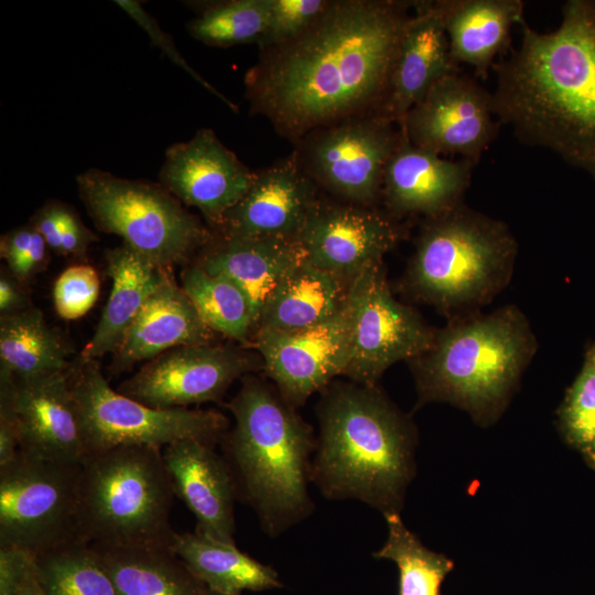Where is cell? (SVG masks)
<instances>
[{
    "mask_svg": "<svg viewBox=\"0 0 595 595\" xmlns=\"http://www.w3.org/2000/svg\"><path fill=\"white\" fill-rule=\"evenodd\" d=\"M46 248L47 245L37 232L29 250L8 266L12 277L22 284L41 271L46 263Z\"/></svg>",
    "mask_w": 595,
    "mask_h": 595,
    "instance_id": "cell-42",
    "label": "cell"
},
{
    "mask_svg": "<svg viewBox=\"0 0 595 595\" xmlns=\"http://www.w3.org/2000/svg\"><path fill=\"white\" fill-rule=\"evenodd\" d=\"M444 7L453 61L482 78L508 48L512 28L526 22L521 0H444Z\"/></svg>",
    "mask_w": 595,
    "mask_h": 595,
    "instance_id": "cell-25",
    "label": "cell"
},
{
    "mask_svg": "<svg viewBox=\"0 0 595 595\" xmlns=\"http://www.w3.org/2000/svg\"><path fill=\"white\" fill-rule=\"evenodd\" d=\"M82 465L20 450L0 466V548L35 558L84 543L78 522Z\"/></svg>",
    "mask_w": 595,
    "mask_h": 595,
    "instance_id": "cell-10",
    "label": "cell"
},
{
    "mask_svg": "<svg viewBox=\"0 0 595 595\" xmlns=\"http://www.w3.org/2000/svg\"><path fill=\"white\" fill-rule=\"evenodd\" d=\"M517 253L506 223L462 203L424 218L403 286L451 317L478 312L509 283Z\"/></svg>",
    "mask_w": 595,
    "mask_h": 595,
    "instance_id": "cell-6",
    "label": "cell"
},
{
    "mask_svg": "<svg viewBox=\"0 0 595 595\" xmlns=\"http://www.w3.org/2000/svg\"><path fill=\"white\" fill-rule=\"evenodd\" d=\"M72 353L35 307L0 318V374L26 379L65 371L73 361Z\"/></svg>",
    "mask_w": 595,
    "mask_h": 595,
    "instance_id": "cell-30",
    "label": "cell"
},
{
    "mask_svg": "<svg viewBox=\"0 0 595 595\" xmlns=\"http://www.w3.org/2000/svg\"><path fill=\"white\" fill-rule=\"evenodd\" d=\"M79 197L95 226L155 264L172 269L190 260L214 232L160 183L89 169L76 177Z\"/></svg>",
    "mask_w": 595,
    "mask_h": 595,
    "instance_id": "cell-8",
    "label": "cell"
},
{
    "mask_svg": "<svg viewBox=\"0 0 595 595\" xmlns=\"http://www.w3.org/2000/svg\"><path fill=\"white\" fill-rule=\"evenodd\" d=\"M414 1L329 0L299 35L260 50L245 75L250 112L298 143L312 131L385 116ZM386 117V116H385Z\"/></svg>",
    "mask_w": 595,
    "mask_h": 595,
    "instance_id": "cell-1",
    "label": "cell"
},
{
    "mask_svg": "<svg viewBox=\"0 0 595 595\" xmlns=\"http://www.w3.org/2000/svg\"><path fill=\"white\" fill-rule=\"evenodd\" d=\"M475 165L419 148L402 131L383 174L381 198L387 214L397 220L419 215L430 218L458 206L464 203Z\"/></svg>",
    "mask_w": 595,
    "mask_h": 595,
    "instance_id": "cell-20",
    "label": "cell"
},
{
    "mask_svg": "<svg viewBox=\"0 0 595 595\" xmlns=\"http://www.w3.org/2000/svg\"><path fill=\"white\" fill-rule=\"evenodd\" d=\"M0 415L11 420L21 451L61 463L87 461L67 370L26 379L0 374Z\"/></svg>",
    "mask_w": 595,
    "mask_h": 595,
    "instance_id": "cell-16",
    "label": "cell"
},
{
    "mask_svg": "<svg viewBox=\"0 0 595 595\" xmlns=\"http://www.w3.org/2000/svg\"><path fill=\"white\" fill-rule=\"evenodd\" d=\"M187 32L205 45L229 47L259 43L268 22L269 0H227L198 3Z\"/></svg>",
    "mask_w": 595,
    "mask_h": 595,
    "instance_id": "cell-34",
    "label": "cell"
},
{
    "mask_svg": "<svg viewBox=\"0 0 595 595\" xmlns=\"http://www.w3.org/2000/svg\"><path fill=\"white\" fill-rule=\"evenodd\" d=\"M537 350L528 317L513 304L453 316L435 331L430 348L408 361L416 407L447 402L488 426L505 411Z\"/></svg>",
    "mask_w": 595,
    "mask_h": 595,
    "instance_id": "cell-5",
    "label": "cell"
},
{
    "mask_svg": "<svg viewBox=\"0 0 595 595\" xmlns=\"http://www.w3.org/2000/svg\"><path fill=\"white\" fill-rule=\"evenodd\" d=\"M106 260L111 291L93 337L79 354L89 360L115 353L150 295L171 273L125 244L108 250Z\"/></svg>",
    "mask_w": 595,
    "mask_h": 595,
    "instance_id": "cell-26",
    "label": "cell"
},
{
    "mask_svg": "<svg viewBox=\"0 0 595 595\" xmlns=\"http://www.w3.org/2000/svg\"><path fill=\"white\" fill-rule=\"evenodd\" d=\"M46 595H117L115 585L89 544L77 543L34 558Z\"/></svg>",
    "mask_w": 595,
    "mask_h": 595,
    "instance_id": "cell-33",
    "label": "cell"
},
{
    "mask_svg": "<svg viewBox=\"0 0 595 595\" xmlns=\"http://www.w3.org/2000/svg\"><path fill=\"white\" fill-rule=\"evenodd\" d=\"M65 205L60 201H48L34 213L30 220L47 247L58 255L62 249V219Z\"/></svg>",
    "mask_w": 595,
    "mask_h": 595,
    "instance_id": "cell-41",
    "label": "cell"
},
{
    "mask_svg": "<svg viewBox=\"0 0 595 595\" xmlns=\"http://www.w3.org/2000/svg\"><path fill=\"white\" fill-rule=\"evenodd\" d=\"M388 537L376 559L393 561L399 571V595H441L445 576L454 562L428 549L403 523L400 513L383 515Z\"/></svg>",
    "mask_w": 595,
    "mask_h": 595,
    "instance_id": "cell-32",
    "label": "cell"
},
{
    "mask_svg": "<svg viewBox=\"0 0 595 595\" xmlns=\"http://www.w3.org/2000/svg\"><path fill=\"white\" fill-rule=\"evenodd\" d=\"M36 235L37 231L31 224L10 230L1 237V258L9 266L29 250Z\"/></svg>",
    "mask_w": 595,
    "mask_h": 595,
    "instance_id": "cell-43",
    "label": "cell"
},
{
    "mask_svg": "<svg viewBox=\"0 0 595 595\" xmlns=\"http://www.w3.org/2000/svg\"><path fill=\"white\" fill-rule=\"evenodd\" d=\"M97 240L95 234L80 220L76 212L65 205L62 219V249L61 255L83 258L90 244Z\"/></svg>",
    "mask_w": 595,
    "mask_h": 595,
    "instance_id": "cell-40",
    "label": "cell"
},
{
    "mask_svg": "<svg viewBox=\"0 0 595 595\" xmlns=\"http://www.w3.org/2000/svg\"><path fill=\"white\" fill-rule=\"evenodd\" d=\"M520 26L518 47L493 66L494 113L595 181V0L564 2L550 32Z\"/></svg>",
    "mask_w": 595,
    "mask_h": 595,
    "instance_id": "cell-2",
    "label": "cell"
},
{
    "mask_svg": "<svg viewBox=\"0 0 595 595\" xmlns=\"http://www.w3.org/2000/svg\"><path fill=\"white\" fill-rule=\"evenodd\" d=\"M351 282L315 267L304 257L271 293L256 332L300 331L329 320L347 304Z\"/></svg>",
    "mask_w": 595,
    "mask_h": 595,
    "instance_id": "cell-27",
    "label": "cell"
},
{
    "mask_svg": "<svg viewBox=\"0 0 595 595\" xmlns=\"http://www.w3.org/2000/svg\"><path fill=\"white\" fill-rule=\"evenodd\" d=\"M117 595H208V588L166 547L89 544Z\"/></svg>",
    "mask_w": 595,
    "mask_h": 595,
    "instance_id": "cell-28",
    "label": "cell"
},
{
    "mask_svg": "<svg viewBox=\"0 0 595 595\" xmlns=\"http://www.w3.org/2000/svg\"><path fill=\"white\" fill-rule=\"evenodd\" d=\"M208 595H223V594H218V593H213L209 591V594Z\"/></svg>",
    "mask_w": 595,
    "mask_h": 595,
    "instance_id": "cell-46",
    "label": "cell"
},
{
    "mask_svg": "<svg viewBox=\"0 0 595 595\" xmlns=\"http://www.w3.org/2000/svg\"><path fill=\"white\" fill-rule=\"evenodd\" d=\"M67 374L88 457L122 445L163 450L182 440L217 445L228 431V419L215 410L156 409L113 390L95 359L78 355Z\"/></svg>",
    "mask_w": 595,
    "mask_h": 595,
    "instance_id": "cell-9",
    "label": "cell"
},
{
    "mask_svg": "<svg viewBox=\"0 0 595 595\" xmlns=\"http://www.w3.org/2000/svg\"><path fill=\"white\" fill-rule=\"evenodd\" d=\"M351 346L344 372L350 381L377 386L393 364L430 348L435 328L392 294L383 261L364 269L349 291Z\"/></svg>",
    "mask_w": 595,
    "mask_h": 595,
    "instance_id": "cell-12",
    "label": "cell"
},
{
    "mask_svg": "<svg viewBox=\"0 0 595 595\" xmlns=\"http://www.w3.org/2000/svg\"><path fill=\"white\" fill-rule=\"evenodd\" d=\"M404 235L403 225L374 207L318 198L298 241L309 262L354 280L368 266L383 261Z\"/></svg>",
    "mask_w": 595,
    "mask_h": 595,
    "instance_id": "cell-17",
    "label": "cell"
},
{
    "mask_svg": "<svg viewBox=\"0 0 595 595\" xmlns=\"http://www.w3.org/2000/svg\"><path fill=\"white\" fill-rule=\"evenodd\" d=\"M196 263L206 272L237 285L247 298L257 325L273 290L305 255L298 239L227 237L217 234L201 250Z\"/></svg>",
    "mask_w": 595,
    "mask_h": 595,
    "instance_id": "cell-23",
    "label": "cell"
},
{
    "mask_svg": "<svg viewBox=\"0 0 595 595\" xmlns=\"http://www.w3.org/2000/svg\"><path fill=\"white\" fill-rule=\"evenodd\" d=\"M329 0H269L266 30L260 50L279 45L304 31L326 8Z\"/></svg>",
    "mask_w": 595,
    "mask_h": 595,
    "instance_id": "cell-37",
    "label": "cell"
},
{
    "mask_svg": "<svg viewBox=\"0 0 595 595\" xmlns=\"http://www.w3.org/2000/svg\"><path fill=\"white\" fill-rule=\"evenodd\" d=\"M175 493L162 450L122 445L82 465L78 522L82 541L110 547L171 548Z\"/></svg>",
    "mask_w": 595,
    "mask_h": 595,
    "instance_id": "cell-7",
    "label": "cell"
},
{
    "mask_svg": "<svg viewBox=\"0 0 595 595\" xmlns=\"http://www.w3.org/2000/svg\"><path fill=\"white\" fill-rule=\"evenodd\" d=\"M458 72L445 30L444 0L414 1L402 32L385 116L400 126L436 82Z\"/></svg>",
    "mask_w": 595,
    "mask_h": 595,
    "instance_id": "cell-22",
    "label": "cell"
},
{
    "mask_svg": "<svg viewBox=\"0 0 595 595\" xmlns=\"http://www.w3.org/2000/svg\"><path fill=\"white\" fill-rule=\"evenodd\" d=\"M21 283L13 277L0 278V313L1 316L22 312L31 307L30 301L22 290Z\"/></svg>",
    "mask_w": 595,
    "mask_h": 595,
    "instance_id": "cell-44",
    "label": "cell"
},
{
    "mask_svg": "<svg viewBox=\"0 0 595 595\" xmlns=\"http://www.w3.org/2000/svg\"><path fill=\"white\" fill-rule=\"evenodd\" d=\"M115 3L121 8L136 23H138L149 35L152 44L158 46L170 61L176 66L186 72L193 79L207 89L210 94L220 99L230 110L238 112V107L235 102L228 99L225 95L218 91L205 78H203L192 66L184 60L177 51L173 39L164 32L158 21L143 9L139 1L134 0H116Z\"/></svg>",
    "mask_w": 595,
    "mask_h": 595,
    "instance_id": "cell-38",
    "label": "cell"
},
{
    "mask_svg": "<svg viewBox=\"0 0 595 595\" xmlns=\"http://www.w3.org/2000/svg\"><path fill=\"white\" fill-rule=\"evenodd\" d=\"M323 390L311 482L327 499L400 513L415 473L413 422L377 386L332 382Z\"/></svg>",
    "mask_w": 595,
    "mask_h": 595,
    "instance_id": "cell-3",
    "label": "cell"
},
{
    "mask_svg": "<svg viewBox=\"0 0 595 595\" xmlns=\"http://www.w3.org/2000/svg\"><path fill=\"white\" fill-rule=\"evenodd\" d=\"M171 549L208 591L241 595L244 591L281 587L278 572L245 552L196 531L175 532Z\"/></svg>",
    "mask_w": 595,
    "mask_h": 595,
    "instance_id": "cell-29",
    "label": "cell"
},
{
    "mask_svg": "<svg viewBox=\"0 0 595 595\" xmlns=\"http://www.w3.org/2000/svg\"><path fill=\"white\" fill-rule=\"evenodd\" d=\"M213 337L214 332L170 273L126 331L115 350L112 370L121 372L177 347L210 344Z\"/></svg>",
    "mask_w": 595,
    "mask_h": 595,
    "instance_id": "cell-24",
    "label": "cell"
},
{
    "mask_svg": "<svg viewBox=\"0 0 595 595\" xmlns=\"http://www.w3.org/2000/svg\"><path fill=\"white\" fill-rule=\"evenodd\" d=\"M261 360L248 351L212 344L182 346L151 359L118 391L156 409L220 401L238 378Z\"/></svg>",
    "mask_w": 595,
    "mask_h": 595,
    "instance_id": "cell-14",
    "label": "cell"
},
{
    "mask_svg": "<svg viewBox=\"0 0 595 595\" xmlns=\"http://www.w3.org/2000/svg\"><path fill=\"white\" fill-rule=\"evenodd\" d=\"M317 190L293 152L255 172L248 191L226 213L216 234L298 239L318 201Z\"/></svg>",
    "mask_w": 595,
    "mask_h": 595,
    "instance_id": "cell-19",
    "label": "cell"
},
{
    "mask_svg": "<svg viewBox=\"0 0 595 595\" xmlns=\"http://www.w3.org/2000/svg\"><path fill=\"white\" fill-rule=\"evenodd\" d=\"M215 447L198 440H182L166 445L162 454L175 496L195 516V531L236 544V487L225 458Z\"/></svg>",
    "mask_w": 595,
    "mask_h": 595,
    "instance_id": "cell-21",
    "label": "cell"
},
{
    "mask_svg": "<svg viewBox=\"0 0 595 595\" xmlns=\"http://www.w3.org/2000/svg\"><path fill=\"white\" fill-rule=\"evenodd\" d=\"M401 136L389 118L366 115L312 131L298 142L295 154L318 187L345 203L374 207Z\"/></svg>",
    "mask_w": 595,
    "mask_h": 595,
    "instance_id": "cell-11",
    "label": "cell"
},
{
    "mask_svg": "<svg viewBox=\"0 0 595 595\" xmlns=\"http://www.w3.org/2000/svg\"><path fill=\"white\" fill-rule=\"evenodd\" d=\"M99 290L100 280L94 267L78 263L66 268L53 289L56 313L64 320L84 316L95 305Z\"/></svg>",
    "mask_w": 595,
    "mask_h": 595,
    "instance_id": "cell-36",
    "label": "cell"
},
{
    "mask_svg": "<svg viewBox=\"0 0 595 595\" xmlns=\"http://www.w3.org/2000/svg\"><path fill=\"white\" fill-rule=\"evenodd\" d=\"M253 344L278 392L300 407L344 376L351 346L349 298L342 311L321 324L291 332L258 329Z\"/></svg>",
    "mask_w": 595,
    "mask_h": 595,
    "instance_id": "cell-15",
    "label": "cell"
},
{
    "mask_svg": "<svg viewBox=\"0 0 595 595\" xmlns=\"http://www.w3.org/2000/svg\"><path fill=\"white\" fill-rule=\"evenodd\" d=\"M226 407L235 423L219 445L237 499L253 509L268 536H280L314 510L313 431L275 388L248 375Z\"/></svg>",
    "mask_w": 595,
    "mask_h": 595,
    "instance_id": "cell-4",
    "label": "cell"
},
{
    "mask_svg": "<svg viewBox=\"0 0 595 595\" xmlns=\"http://www.w3.org/2000/svg\"><path fill=\"white\" fill-rule=\"evenodd\" d=\"M19 451V441L11 420L0 415V466L10 463Z\"/></svg>",
    "mask_w": 595,
    "mask_h": 595,
    "instance_id": "cell-45",
    "label": "cell"
},
{
    "mask_svg": "<svg viewBox=\"0 0 595 595\" xmlns=\"http://www.w3.org/2000/svg\"><path fill=\"white\" fill-rule=\"evenodd\" d=\"M182 289L214 333L247 344L255 336L250 304L229 280L193 264L182 273Z\"/></svg>",
    "mask_w": 595,
    "mask_h": 595,
    "instance_id": "cell-31",
    "label": "cell"
},
{
    "mask_svg": "<svg viewBox=\"0 0 595 595\" xmlns=\"http://www.w3.org/2000/svg\"><path fill=\"white\" fill-rule=\"evenodd\" d=\"M564 442L595 470V339L586 349L582 368L556 411Z\"/></svg>",
    "mask_w": 595,
    "mask_h": 595,
    "instance_id": "cell-35",
    "label": "cell"
},
{
    "mask_svg": "<svg viewBox=\"0 0 595 595\" xmlns=\"http://www.w3.org/2000/svg\"><path fill=\"white\" fill-rule=\"evenodd\" d=\"M399 127L419 148L477 164L501 125L491 93L458 72L436 82Z\"/></svg>",
    "mask_w": 595,
    "mask_h": 595,
    "instance_id": "cell-13",
    "label": "cell"
},
{
    "mask_svg": "<svg viewBox=\"0 0 595 595\" xmlns=\"http://www.w3.org/2000/svg\"><path fill=\"white\" fill-rule=\"evenodd\" d=\"M255 172L209 128L165 151L159 183L182 204L199 209L215 230L246 194Z\"/></svg>",
    "mask_w": 595,
    "mask_h": 595,
    "instance_id": "cell-18",
    "label": "cell"
},
{
    "mask_svg": "<svg viewBox=\"0 0 595 595\" xmlns=\"http://www.w3.org/2000/svg\"><path fill=\"white\" fill-rule=\"evenodd\" d=\"M0 595H46L32 555L0 548Z\"/></svg>",
    "mask_w": 595,
    "mask_h": 595,
    "instance_id": "cell-39",
    "label": "cell"
}]
</instances>
